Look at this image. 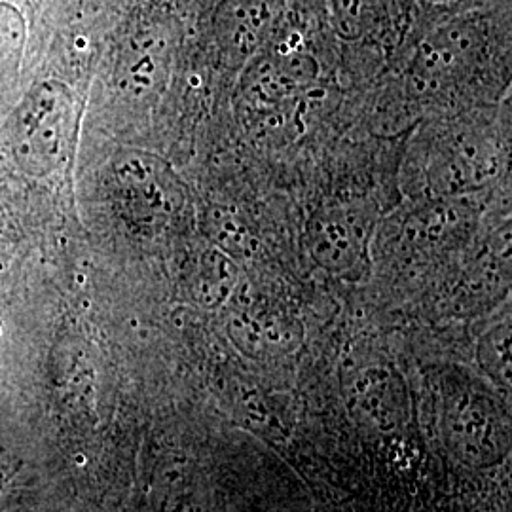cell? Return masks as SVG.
<instances>
[{
  "label": "cell",
  "instance_id": "cell-1",
  "mask_svg": "<svg viewBox=\"0 0 512 512\" xmlns=\"http://www.w3.org/2000/svg\"><path fill=\"white\" fill-rule=\"evenodd\" d=\"M245 65L241 80L243 109L262 128L285 122L319 78V63L296 40L275 37Z\"/></svg>",
  "mask_w": 512,
  "mask_h": 512
},
{
  "label": "cell",
  "instance_id": "cell-2",
  "mask_svg": "<svg viewBox=\"0 0 512 512\" xmlns=\"http://www.w3.org/2000/svg\"><path fill=\"white\" fill-rule=\"evenodd\" d=\"M490 54V27L478 16L452 19L423 38L410 63L414 90L437 97L475 78Z\"/></svg>",
  "mask_w": 512,
  "mask_h": 512
},
{
  "label": "cell",
  "instance_id": "cell-3",
  "mask_svg": "<svg viewBox=\"0 0 512 512\" xmlns=\"http://www.w3.org/2000/svg\"><path fill=\"white\" fill-rule=\"evenodd\" d=\"M287 0H220L213 16V35L220 52L247 63L279 31Z\"/></svg>",
  "mask_w": 512,
  "mask_h": 512
},
{
  "label": "cell",
  "instance_id": "cell-4",
  "mask_svg": "<svg viewBox=\"0 0 512 512\" xmlns=\"http://www.w3.org/2000/svg\"><path fill=\"white\" fill-rule=\"evenodd\" d=\"M427 160V190L437 198L471 192L495 173V152L471 131L440 139Z\"/></svg>",
  "mask_w": 512,
  "mask_h": 512
},
{
  "label": "cell",
  "instance_id": "cell-5",
  "mask_svg": "<svg viewBox=\"0 0 512 512\" xmlns=\"http://www.w3.org/2000/svg\"><path fill=\"white\" fill-rule=\"evenodd\" d=\"M366 239L368 222L353 207L332 205L311 220V251L327 268H351L363 255Z\"/></svg>",
  "mask_w": 512,
  "mask_h": 512
},
{
  "label": "cell",
  "instance_id": "cell-6",
  "mask_svg": "<svg viewBox=\"0 0 512 512\" xmlns=\"http://www.w3.org/2000/svg\"><path fill=\"white\" fill-rule=\"evenodd\" d=\"M401 0H329L336 35L348 44H384L403 19Z\"/></svg>",
  "mask_w": 512,
  "mask_h": 512
},
{
  "label": "cell",
  "instance_id": "cell-7",
  "mask_svg": "<svg viewBox=\"0 0 512 512\" xmlns=\"http://www.w3.org/2000/svg\"><path fill=\"white\" fill-rule=\"evenodd\" d=\"M423 4H429V6H448V4H452V2H456V0H420Z\"/></svg>",
  "mask_w": 512,
  "mask_h": 512
}]
</instances>
